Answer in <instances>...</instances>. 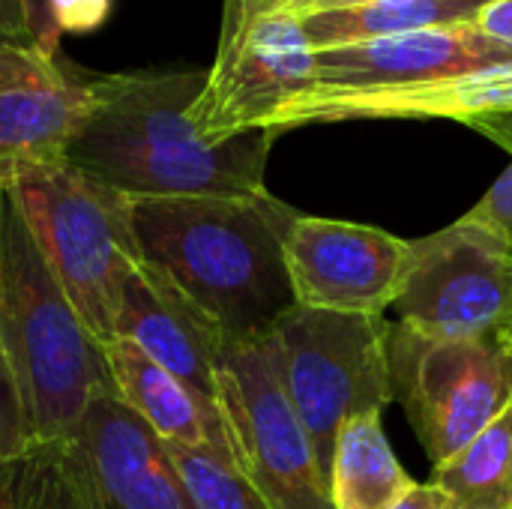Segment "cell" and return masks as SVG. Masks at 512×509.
<instances>
[{
	"label": "cell",
	"mask_w": 512,
	"mask_h": 509,
	"mask_svg": "<svg viewBox=\"0 0 512 509\" xmlns=\"http://www.w3.org/2000/svg\"><path fill=\"white\" fill-rule=\"evenodd\" d=\"M207 72H90V114L66 162L129 198L264 195L276 132L207 141L192 123Z\"/></svg>",
	"instance_id": "1"
},
{
	"label": "cell",
	"mask_w": 512,
	"mask_h": 509,
	"mask_svg": "<svg viewBox=\"0 0 512 509\" xmlns=\"http://www.w3.org/2000/svg\"><path fill=\"white\" fill-rule=\"evenodd\" d=\"M294 207L276 195L132 198V231L147 264L210 321L225 348L270 336L297 306L282 234Z\"/></svg>",
	"instance_id": "2"
},
{
	"label": "cell",
	"mask_w": 512,
	"mask_h": 509,
	"mask_svg": "<svg viewBox=\"0 0 512 509\" xmlns=\"http://www.w3.org/2000/svg\"><path fill=\"white\" fill-rule=\"evenodd\" d=\"M0 327L27 423L18 474L69 444L90 402L117 390L105 345L60 288L6 183L0 186Z\"/></svg>",
	"instance_id": "3"
},
{
	"label": "cell",
	"mask_w": 512,
	"mask_h": 509,
	"mask_svg": "<svg viewBox=\"0 0 512 509\" xmlns=\"http://www.w3.org/2000/svg\"><path fill=\"white\" fill-rule=\"evenodd\" d=\"M6 186L75 312L111 345L126 279L141 264L132 198L69 162L18 171Z\"/></svg>",
	"instance_id": "4"
},
{
	"label": "cell",
	"mask_w": 512,
	"mask_h": 509,
	"mask_svg": "<svg viewBox=\"0 0 512 509\" xmlns=\"http://www.w3.org/2000/svg\"><path fill=\"white\" fill-rule=\"evenodd\" d=\"M0 509H195L165 441L117 396L90 402L75 438L24 465Z\"/></svg>",
	"instance_id": "5"
},
{
	"label": "cell",
	"mask_w": 512,
	"mask_h": 509,
	"mask_svg": "<svg viewBox=\"0 0 512 509\" xmlns=\"http://www.w3.org/2000/svg\"><path fill=\"white\" fill-rule=\"evenodd\" d=\"M276 378L300 417L324 474L339 429L393 402L390 324L384 315H351L294 306L267 336Z\"/></svg>",
	"instance_id": "6"
},
{
	"label": "cell",
	"mask_w": 512,
	"mask_h": 509,
	"mask_svg": "<svg viewBox=\"0 0 512 509\" xmlns=\"http://www.w3.org/2000/svg\"><path fill=\"white\" fill-rule=\"evenodd\" d=\"M393 402L432 468L462 453L512 402V330L432 342L390 324Z\"/></svg>",
	"instance_id": "7"
},
{
	"label": "cell",
	"mask_w": 512,
	"mask_h": 509,
	"mask_svg": "<svg viewBox=\"0 0 512 509\" xmlns=\"http://www.w3.org/2000/svg\"><path fill=\"white\" fill-rule=\"evenodd\" d=\"M420 339H477L512 327V243L468 216L411 240V258L390 306Z\"/></svg>",
	"instance_id": "8"
},
{
	"label": "cell",
	"mask_w": 512,
	"mask_h": 509,
	"mask_svg": "<svg viewBox=\"0 0 512 509\" xmlns=\"http://www.w3.org/2000/svg\"><path fill=\"white\" fill-rule=\"evenodd\" d=\"M315 84V48L291 12L222 15L216 60L192 105L201 138L276 132L279 114ZM279 135V132H276Z\"/></svg>",
	"instance_id": "9"
},
{
	"label": "cell",
	"mask_w": 512,
	"mask_h": 509,
	"mask_svg": "<svg viewBox=\"0 0 512 509\" xmlns=\"http://www.w3.org/2000/svg\"><path fill=\"white\" fill-rule=\"evenodd\" d=\"M219 405L237 465L267 507L333 509L327 474L276 378L267 336L225 351Z\"/></svg>",
	"instance_id": "10"
},
{
	"label": "cell",
	"mask_w": 512,
	"mask_h": 509,
	"mask_svg": "<svg viewBox=\"0 0 512 509\" xmlns=\"http://www.w3.org/2000/svg\"><path fill=\"white\" fill-rule=\"evenodd\" d=\"M297 306L384 315L402 288L411 240L384 228L294 210L282 234Z\"/></svg>",
	"instance_id": "11"
},
{
	"label": "cell",
	"mask_w": 512,
	"mask_h": 509,
	"mask_svg": "<svg viewBox=\"0 0 512 509\" xmlns=\"http://www.w3.org/2000/svg\"><path fill=\"white\" fill-rule=\"evenodd\" d=\"M342 120H453L507 144L512 132V60L420 84L303 96L282 111L276 132Z\"/></svg>",
	"instance_id": "12"
},
{
	"label": "cell",
	"mask_w": 512,
	"mask_h": 509,
	"mask_svg": "<svg viewBox=\"0 0 512 509\" xmlns=\"http://www.w3.org/2000/svg\"><path fill=\"white\" fill-rule=\"evenodd\" d=\"M507 60H512L510 48L483 36L477 24L432 27L315 51V84L303 96H339L420 84Z\"/></svg>",
	"instance_id": "13"
},
{
	"label": "cell",
	"mask_w": 512,
	"mask_h": 509,
	"mask_svg": "<svg viewBox=\"0 0 512 509\" xmlns=\"http://www.w3.org/2000/svg\"><path fill=\"white\" fill-rule=\"evenodd\" d=\"M114 339H129L156 366L195 393L219 402V369L228 351L225 342L171 285V279L144 258L126 279Z\"/></svg>",
	"instance_id": "14"
},
{
	"label": "cell",
	"mask_w": 512,
	"mask_h": 509,
	"mask_svg": "<svg viewBox=\"0 0 512 509\" xmlns=\"http://www.w3.org/2000/svg\"><path fill=\"white\" fill-rule=\"evenodd\" d=\"M117 396L168 444H183L237 465L222 405L195 393L180 378L156 366L129 339L105 345ZM240 468V465H237Z\"/></svg>",
	"instance_id": "15"
},
{
	"label": "cell",
	"mask_w": 512,
	"mask_h": 509,
	"mask_svg": "<svg viewBox=\"0 0 512 509\" xmlns=\"http://www.w3.org/2000/svg\"><path fill=\"white\" fill-rule=\"evenodd\" d=\"M90 114V72L60 57V75L0 90V183L36 165L66 162Z\"/></svg>",
	"instance_id": "16"
},
{
	"label": "cell",
	"mask_w": 512,
	"mask_h": 509,
	"mask_svg": "<svg viewBox=\"0 0 512 509\" xmlns=\"http://www.w3.org/2000/svg\"><path fill=\"white\" fill-rule=\"evenodd\" d=\"M414 486L384 435L381 414H360L339 429L327 474L333 509H393Z\"/></svg>",
	"instance_id": "17"
},
{
	"label": "cell",
	"mask_w": 512,
	"mask_h": 509,
	"mask_svg": "<svg viewBox=\"0 0 512 509\" xmlns=\"http://www.w3.org/2000/svg\"><path fill=\"white\" fill-rule=\"evenodd\" d=\"M486 3L489 0H372L360 6L315 12L300 18V24L312 48L321 51L381 36L474 24Z\"/></svg>",
	"instance_id": "18"
},
{
	"label": "cell",
	"mask_w": 512,
	"mask_h": 509,
	"mask_svg": "<svg viewBox=\"0 0 512 509\" xmlns=\"http://www.w3.org/2000/svg\"><path fill=\"white\" fill-rule=\"evenodd\" d=\"M447 509H512V402L462 453L432 468Z\"/></svg>",
	"instance_id": "19"
},
{
	"label": "cell",
	"mask_w": 512,
	"mask_h": 509,
	"mask_svg": "<svg viewBox=\"0 0 512 509\" xmlns=\"http://www.w3.org/2000/svg\"><path fill=\"white\" fill-rule=\"evenodd\" d=\"M165 450L195 509H270L237 465L183 444L165 441Z\"/></svg>",
	"instance_id": "20"
},
{
	"label": "cell",
	"mask_w": 512,
	"mask_h": 509,
	"mask_svg": "<svg viewBox=\"0 0 512 509\" xmlns=\"http://www.w3.org/2000/svg\"><path fill=\"white\" fill-rule=\"evenodd\" d=\"M3 186V183H0ZM27 453V423L0 327V492Z\"/></svg>",
	"instance_id": "21"
},
{
	"label": "cell",
	"mask_w": 512,
	"mask_h": 509,
	"mask_svg": "<svg viewBox=\"0 0 512 509\" xmlns=\"http://www.w3.org/2000/svg\"><path fill=\"white\" fill-rule=\"evenodd\" d=\"M60 75V57L48 60L33 45L0 39V90L51 81Z\"/></svg>",
	"instance_id": "22"
},
{
	"label": "cell",
	"mask_w": 512,
	"mask_h": 509,
	"mask_svg": "<svg viewBox=\"0 0 512 509\" xmlns=\"http://www.w3.org/2000/svg\"><path fill=\"white\" fill-rule=\"evenodd\" d=\"M465 216L474 222H483L486 228L498 231L512 243V162Z\"/></svg>",
	"instance_id": "23"
},
{
	"label": "cell",
	"mask_w": 512,
	"mask_h": 509,
	"mask_svg": "<svg viewBox=\"0 0 512 509\" xmlns=\"http://www.w3.org/2000/svg\"><path fill=\"white\" fill-rule=\"evenodd\" d=\"M24 6V18H27V30L33 39V48L48 57L57 60L60 57V27L54 21V0H21Z\"/></svg>",
	"instance_id": "24"
},
{
	"label": "cell",
	"mask_w": 512,
	"mask_h": 509,
	"mask_svg": "<svg viewBox=\"0 0 512 509\" xmlns=\"http://www.w3.org/2000/svg\"><path fill=\"white\" fill-rule=\"evenodd\" d=\"M111 15V0H54V21L60 33H90Z\"/></svg>",
	"instance_id": "25"
},
{
	"label": "cell",
	"mask_w": 512,
	"mask_h": 509,
	"mask_svg": "<svg viewBox=\"0 0 512 509\" xmlns=\"http://www.w3.org/2000/svg\"><path fill=\"white\" fill-rule=\"evenodd\" d=\"M477 30L512 51V0H489L477 15Z\"/></svg>",
	"instance_id": "26"
},
{
	"label": "cell",
	"mask_w": 512,
	"mask_h": 509,
	"mask_svg": "<svg viewBox=\"0 0 512 509\" xmlns=\"http://www.w3.org/2000/svg\"><path fill=\"white\" fill-rule=\"evenodd\" d=\"M0 39L18 42V45H33L21 0H0Z\"/></svg>",
	"instance_id": "27"
},
{
	"label": "cell",
	"mask_w": 512,
	"mask_h": 509,
	"mask_svg": "<svg viewBox=\"0 0 512 509\" xmlns=\"http://www.w3.org/2000/svg\"><path fill=\"white\" fill-rule=\"evenodd\" d=\"M360 3H372V0H291L285 12H291L294 18H306L315 12H330V9H345V6H360Z\"/></svg>",
	"instance_id": "28"
},
{
	"label": "cell",
	"mask_w": 512,
	"mask_h": 509,
	"mask_svg": "<svg viewBox=\"0 0 512 509\" xmlns=\"http://www.w3.org/2000/svg\"><path fill=\"white\" fill-rule=\"evenodd\" d=\"M393 509H447L441 495L429 483H417Z\"/></svg>",
	"instance_id": "29"
},
{
	"label": "cell",
	"mask_w": 512,
	"mask_h": 509,
	"mask_svg": "<svg viewBox=\"0 0 512 509\" xmlns=\"http://www.w3.org/2000/svg\"><path fill=\"white\" fill-rule=\"evenodd\" d=\"M291 0H225V12L237 15H264V12H279Z\"/></svg>",
	"instance_id": "30"
},
{
	"label": "cell",
	"mask_w": 512,
	"mask_h": 509,
	"mask_svg": "<svg viewBox=\"0 0 512 509\" xmlns=\"http://www.w3.org/2000/svg\"><path fill=\"white\" fill-rule=\"evenodd\" d=\"M510 330H512V327H510Z\"/></svg>",
	"instance_id": "31"
}]
</instances>
